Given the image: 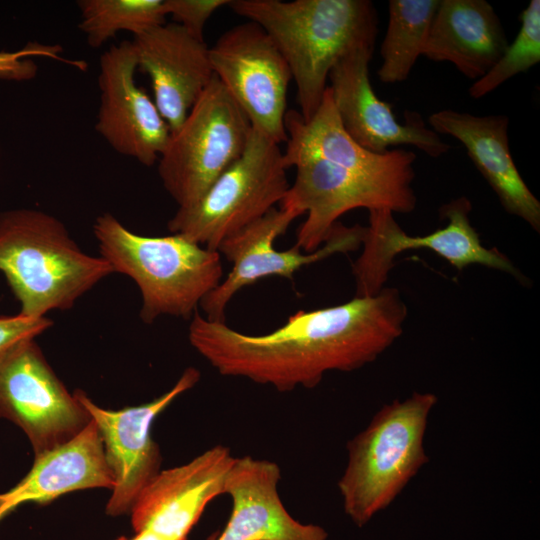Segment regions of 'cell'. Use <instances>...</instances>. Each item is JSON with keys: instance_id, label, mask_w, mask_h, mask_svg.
<instances>
[{"instance_id": "6da1fadb", "label": "cell", "mask_w": 540, "mask_h": 540, "mask_svg": "<svg viewBox=\"0 0 540 540\" xmlns=\"http://www.w3.org/2000/svg\"><path fill=\"white\" fill-rule=\"evenodd\" d=\"M408 308L397 288L331 307L298 311L269 333L245 334L198 311L191 346L223 376L246 378L279 392L316 387L330 371L375 361L403 333Z\"/></svg>"}, {"instance_id": "7a4b0ae2", "label": "cell", "mask_w": 540, "mask_h": 540, "mask_svg": "<svg viewBox=\"0 0 540 540\" xmlns=\"http://www.w3.org/2000/svg\"><path fill=\"white\" fill-rule=\"evenodd\" d=\"M228 6L272 39L290 68L305 121L321 104L332 67L355 49L374 47L378 32L370 0H230Z\"/></svg>"}, {"instance_id": "3957f363", "label": "cell", "mask_w": 540, "mask_h": 540, "mask_svg": "<svg viewBox=\"0 0 540 540\" xmlns=\"http://www.w3.org/2000/svg\"><path fill=\"white\" fill-rule=\"evenodd\" d=\"M0 271L19 314L34 318L72 308L114 273L103 257L83 252L59 219L34 209L0 213Z\"/></svg>"}, {"instance_id": "277c9868", "label": "cell", "mask_w": 540, "mask_h": 540, "mask_svg": "<svg viewBox=\"0 0 540 540\" xmlns=\"http://www.w3.org/2000/svg\"><path fill=\"white\" fill-rule=\"evenodd\" d=\"M100 256L113 271L130 277L142 297L140 318L152 324L162 315L190 319L223 279L221 255L181 234L143 236L110 213L93 224Z\"/></svg>"}, {"instance_id": "5b68a950", "label": "cell", "mask_w": 540, "mask_h": 540, "mask_svg": "<svg viewBox=\"0 0 540 540\" xmlns=\"http://www.w3.org/2000/svg\"><path fill=\"white\" fill-rule=\"evenodd\" d=\"M437 401L431 392L396 399L348 441L338 490L345 514L358 527L386 509L428 462L424 437Z\"/></svg>"}, {"instance_id": "8992f818", "label": "cell", "mask_w": 540, "mask_h": 540, "mask_svg": "<svg viewBox=\"0 0 540 540\" xmlns=\"http://www.w3.org/2000/svg\"><path fill=\"white\" fill-rule=\"evenodd\" d=\"M279 145L251 126L242 155L194 204L168 221L173 234L217 251L221 242L281 203L290 183Z\"/></svg>"}, {"instance_id": "52a82bcc", "label": "cell", "mask_w": 540, "mask_h": 540, "mask_svg": "<svg viewBox=\"0 0 540 540\" xmlns=\"http://www.w3.org/2000/svg\"><path fill=\"white\" fill-rule=\"evenodd\" d=\"M250 132V121L214 75L158 159L161 182L178 208L197 202L242 155Z\"/></svg>"}, {"instance_id": "ba28073f", "label": "cell", "mask_w": 540, "mask_h": 540, "mask_svg": "<svg viewBox=\"0 0 540 540\" xmlns=\"http://www.w3.org/2000/svg\"><path fill=\"white\" fill-rule=\"evenodd\" d=\"M296 176L281 201V207L305 214L295 246L305 253L320 248L343 214L356 208L412 212L417 198L414 179L365 175L322 159L297 162Z\"/></svg>"}, {"instance_id": "9c48e42d", "label": "cell", "mask_w": 540, "mask_h": 540, "mask_svg": "<svg viewBox=\"0 0 540 540\" xmlns=\"http://www.w3.org/2000/svg\"><path fill=\"white\" fill-rule=\"evenodd\" d=\"M471 202L465 196L443 205L439 213L448 224L425 236H410L398 225L387 209L369 211V225L362 238V253L352 266L356 297L378 294L388 279L395 257L410 249L426 248L461 271L479 264L508 273L522 280L511 260L496 248L482 245L470 223Z\"/></svg>"}, {"instance_id": "30bf717a", "label": "cell", "mask_w": 540, "mask_h": 540, "mask_svg": "<svg viewBox=\"0 0 540 540\" xmlns=\"http://www.w3.org/2000/svg\"><path fill=\"white\" fill-rule=\"evenodd\" d=\"M298 217L295 211L275 207L221 242L217 251L232 264V270L200 303L206 319L225 322L227 305L244 287L271 276L291 280L303 266L337 253L355 251L362 244L365 226H345L337 222L316 251L305 253L295 245L288 250H276L275 240Z\"/></svg>"}, {"instance_id": "8fae6325", "label": "cell", "mask_w": 540, "mask_h": 540, "mask_svg": "<svg viewBox=\"0 0 540 540\" xmlns=\"http://www.w3.org/2000/svg\"><path fill=\"white\" fill-rule=\"evenodd\" d=\"M0 418L24 432L34 456L70 441L91 422L35 339L22 342L0 360Z\"/></svg>"}, {"instance_id": "7c38bea8", "label": "cell", "mask_w": 540, "mask_h": 540, "mask_svg": "<svg viewBox=\"0 0 540 540\" xmlns=\"http://www.w3.org/2000/svg\"><path fill=\"white\" fill-rule=\"evenodd\" d=\"M212 70L251 126L280 145L292 75L284 57L258 24L247 21L226 30L209 47Z\"/></svg>"}, {"instance_id": "4fadbf2b", "label": "cell", "mask_w": 540, "mask_h": 540, "mask_svg": "<svg viewBox=\"0 0 540 540\" xmlns=\"http://www.w3.org/2000/svg\"><path fill=\"white\" fill-rule=\"evenodd\" d=\"M200 376L198 369L188 367L164 394L148 403L119 410L98 406L83 390L73 392L97 427L114 480L106 505L108 515L130 513L140 493L159 473L161 453L151 436L152 424L176 398L192 389Z\"/></svg>"}, {"instance_id": "5bb4252c", "label": "cell", "mask_w": 540, "mask_h": 540, "mask_svg": "<svg viewBox=\"0 0 540 540\" xmlns=\"http://www.w3.org/2000/svg\"><path fill=\"white\" fill-rule=\"evenodd\" d=\"M373 51V46L353 50L328 75V88L346 132L361 147L376 154L399 145H412L433 158L447 153L450 145L428 128L418 113L406 111L405 122L400 123L391 105L377 97L369 77Z\"/></svg>"}, {"instance_id": "9a60e30c", "label": "cell", "mask_w": 540, "mask_h": 540, "mask_svg": "<svg viewBox=\"0 0 540 540\" xmlns=\"http://www.w3.org/2000/svg\"><path fill=\"white\" fill-rule=\"evenodd\" d=\"M137 70L132 41L124 40L102 53L95 129L119 154L152 166L165 149L171 130L154 100L137 84Z\"/></svg>"}, {"instance_id": "2e32d148", "label": "cell", "mask_w": 540, "mask_h": 540, "mask_svg": "<svg viewBox=\"0 0 540 540\" xmlns=\"http://www.w3.org/2000/svg\"><path fill=\"white\" fill-rule=\"evenodd\" d=\"M234 459L228 447L216 445L185 464L160 470L130 511L135 533L150 530L169 540H187L206 506L224 494Z\"/></svg>"}, {"instance_id": "e0dca14e", "label": "cell", "mask_w": 540, "mask_h": 540, "mask_svg": "<svg viewBox=\"0 0 540 540\" xmlns=\"http://www.w3.org/2000/svg\"><path fill=\"white\" fill-rule=\"evenodd\" d=\"M137 68L148 75L154 102L171 133L214 77L209 47L171 22L134 36Z\"/></svg>"}, {"instance_id": "ac0fdd59", "label": "cell", "mask_w": 540, "mask_h": 540, "mask_svg": "<svg viewBox=\"0 0 540 540\" xmlns=\"http://www.w3.org/2000/svg\"><path fill=\"white\" fill-rule=\"evenodd\" d=\"M280 479L273 461L235 457L224 486L232 500L231 514L213 540H327L324 528L289 514L278 491Z\"/></svg>"}, {"instance_id": "d6986e66", "label": "cell", "mask_w": 540, "mask_h": 540, "mask_svg": "<svg viewBox=\"0 0 540 540\" xmlns=\"http://www.w3.org/2000/svg\"><path fill=\"white\" fill-rule=\"evenodd\" d=\"M432 130L460 141L503 208L540 231V202L525 184L509 148L506 115L476 116L451 109L429 116Z\"/></svg>"}, {"instance_id": "ffe728a7", "label": "cell", "mask_w": 540, "mask_h": 540, "mask_svg": "<svg viewBox=\"0 0 540 540\" xmlns=\"http://www.w3.org/2000/svg\"><path fill=\"white\" fill-rule=\"evenodd\" d=\"M287 146L283 152L287 168L297 162L317 158L375 177L414 179V152L390 149L376 154L361 147L346 132L327 87L314 115L305 121L297 110H287L284 121Z\"/></svg>"}, {"instance_id": "44dd1931", "label": "cell", "mask_w": 540, "mask_h": 540, "mask_svg": "<svg viewBox=\"0 0 540 540\" xmlns=\"http://www.w3.org/2000/svg\"><path fill=\"white\" fill-rule=\"evenodd\" d=\"M113 486L103 443L91 420L70 441L34 456L29 472L12 488L0 493V522L25 503L44 504L72 491L112 490Z\"/></svg>"}, {"instance_id": "7402d4cb", "label": "cell", "mask_w": 540, "mask_h": 540, "mask_svg": "<svg viewBox=\"0 0 540 540\" xmlns=\"http://www.w3.org/2000/svg\"><path fill=\"white\" fill-rule=\"evenodd\" d=\"M501 21L484 0H440L423 56L452 63L464 76L478 80L508 46Z\"/></svg>"}, {"instance_id": "603a6c76", "label": "cell", "mask_w": 540, "mask_h": 540, "mask_svg": "<svg viewBox=\"0 0 540 540\" xmlns=\"http://www.w3.org/2000/svg\"><path fill=\"white\" fill-rule=\"evenodd\" d=\"M440 0H390L389 19L381 44V82L406 80L419 56L423 55L432 20Z\"/></svg>"}, {"instance_id": "cb8c5ba5", "label": "cell", "mask_w": 540, "mask_h": 540, "mask_svg": "<svg viewBox=\"0 0 540 540\" xmlns=\"http://www.w3.org/2000/svg\"><path fill=\"white\" fill-rule=\"evenodd\" d=\"M79 29L92 48L121 31L134 36L165 23L164 0H79Z\"/></svg>"}, {"instance_id": "d4e9b609", "label": "cell", "mask_w": 540, "mask_h": 540, "mask_svg": "<svg viewBox=\"0 0 540 540\" xmlns=\"http://www.w3.org/2000/svg\"><path fill=\"white\" fill-rule=\"evenodd\" d=\"M521 27L514 42L496 64L469 88L479 99L492 92L518 73L528 71L540 62V1L532 0L520 15Z\"/></svg>"}, {"instance_id": "484cf974", "label": "cell", "mask_w": 540, "mask_h": 540, "mask_svg": "<svg viewBox=\"0 0 540 540\" xmlns=\"http://www.w3.org/2000/svg\"><path fill=\"white\" fill-rule=\"evenodd\" d=\"M58 45L28 43L15 52H0V79L25 81L34 78L38 71L37 64L31 57H48L63 61Z\"/></svg>"}, {"instance_id": "4316f807", "label": "cell", "mask_w": 540, "mask_h": 540, "mask_svg": "<svg viewBox=\"0 0 540 540\" xmlns=\"http://www.w3.org/2000/svg\"><path fill=\"white\" fill-rule=\"evenodd\" d=\"M230 0H164L167 16L199 39L209 18Z\"/></svg>"}, {"instance_id": "83f0119b", "label": "cell", "mask_w": 540, "mask_h": 540, "mask_svg": "<svg viewBox=\"0 0 540 540\" xmlns=\"http://www.w3.org/2000/svg\"><path fill=\"white\" fill-rule=\"evenodd\" d=\"M53 325L46 318L27 317L21 314L0 317V360L15 347L27 340L36 339Z\"/></svg>"}, {"instance_id": "f1b7e54d", "label": "cell", "mask_w": 540, "mask_h": 540, "mask_svg": "<svg viewBox=\"0 0 540 540\" xmlns=\"http://www.w3.org/2000/svg\"><path fill=\"white\" fill-rule=\"evenodd\" d=\"M116 540H169L153 531L150 530H142L139 532H136L135 535L132 538H126V537H119Z\"/></svg>"}]
</instances>
